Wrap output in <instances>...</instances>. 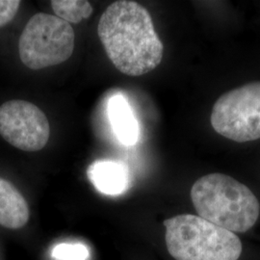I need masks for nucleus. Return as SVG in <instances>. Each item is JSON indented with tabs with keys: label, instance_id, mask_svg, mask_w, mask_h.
<instances>
[{
	"label": "nucleus",
	"instance_id": "f03ea898",
	"mask_svg": "<svg viewBox=\"0 0 260 260\" xmlns=\"http://www.w3.org/2000/svg\"><path fill=\"white\" fill-rule=\"evenodd\" d=\"M191 200L198 216L233 233L248 232L259 217V202L251 189L223 174L199 178Z\"/></svg>",
	"mask_w": 260,
	"mask_h": 260
},
{
	"label": "nucleus",
	"instance_id": "f257e3e1",
	"mask_svg": "<svg viewBox=\"0 0 260 260\" xmlns=\"http://www.w3.org/2000/svg\"><path fill=\"white\" fill-rule=\"evenodd\" d=\"M98 35L112 64L123 75H146L162 62L164 46L152 19L135 1L110 4L100 19Z\"/></svg>",
	"mask_w": 260,
	"mask_h": 260
},
{
	"label": "nucleus",
	"instance_id": "f8f14e48",
	"mask_svg": "<svg viewBox=\"0 0 260 260\" xmlns=\"http://www.w3.org/2000/svg\"><path fill=\"white\" fill-rule=\"evenodd\" d=\"M20 3L19 0H0V28L14 19L18 14Z\"/></svg>",
	"mask_w": 260,
	"mask_h": 260
},
{
	"label": "nucleus",
	"instance_id": "6e6552de",
	"mask_svg": "<svg viewBox=\"0 0 260 260\" xmlns=\"http://www.w3.org/2000/svg\"><path fill=\"white\" fill-rule=\"evenodd\" d=\"M29 216L24 197L10 181L0 177V225L18 230L27 223Z\"/></svg>",
	"mask_w": 260,
	"mask_h": 260
},
{
	"label": "nucleus",
	"instance_id": "0eeeda50",
	"mask_svg": "<svg viewBox=\"0 0 260 260\" xmlns=\"http://www.w3.org/2000/svg\"><path fill=\"white\" fill-rule=\"evenodd\" d=\"M88 177L104 195H121L129 185L128 168L121 161L96 160L88 168Z\"/></svg>",
	"mask_w": 260,
	"mask_h": 260
},
{
	"label": "nucleus",
	"instance_id": "1a4fd4ad",
	"mask_svg": "<svg viewBox=\"0 0 260 260\" xmlns=\"http://www.w3.org/2000/svg\"><path fill=\"white\" fill-rule=\"evenodd\" d=\"M107 112L112 128L121 144L132 146L139 139V124L127 100L121 94L110 99Z\"/></svg>",
	"mask_w": 260,
	"mask_h": 260
},
{
	"label": "nucleus",
	"instance_id": "39448f33",
	"mask_svg": "<svg viewBox=\"0 0 260 260\" xmlns=\"http://www.w3.org/2000/svg\"><path fill=\"white\" fill-rule=\"evenodd\" d=\"M210 121L226 139L237 143L260 139V81L222 94L214 103Z\"/></svg>",
	"mask_w": 260,
	"mask_h": 260
},
{
	"label": "nucleus",
	"instance_id": "423d86ee",
	"mask_svg": "<svg viewBox=\"0 0 260 260\" xmlns=\"http://www.w3.org/2000/svg\"><path fill=\"white\" fill-rule=\"evenodd\" d=\"M0 135L16 149L38 151L49 140L50 125L37 105L12 100L0 105Z\"/></svg>",
	"mask_w": 260,
	"mask_h": 260
},
{
	"label": "nucleus",
	"instance_id": "7ed1b4c3",
	"mask_svg": "<svg viewBox=\"0 0 260 260\" xmlns=\"http://www.w3.org/2000/svg\"><path fill=\"white\" fill-rule=\"evenodd\" d=\"M168 251L176 260H238L239 237L200 216L181 214L164 221Z\"/></svg>",
	"mask_w": 260,
	"mask_h": 260
},
{
	"label": "nucleus",
	"instance_id": "9b49d317",
	"mask_svg": "<svg viewBox=\"0 0 260 260\" xmlns=\"http://www.w3.org/2000/svg\"><path fill=\"white\" fill-rule=\"evenodd\" d=\"M51 256L56 260H87L90 250L81 243H61L52 249Z\"/></svg>",
	"mask_w": 260,
	"mask_h": 260
},
{
	"label": "nucleus",
	"instance_id": "20e7f679",
	"mask_svg": "<svg viewBox=\"0 0 260 260\" xmlns=\"http://www.w3.org/2000/svg\"><path fill=\"white\" fill-rule=\"evenodd\" d=\"M75 38L70 23L53 15L38 13L19 37V59L33 71L60 65L73 55Z\"/></svg>",
	"mask_w": 260,
	"mask_h": 260
},
{
	"label": "nucleus",
	"instance_id": "9d476101",
	"mask_svg": "<svg viewBox=\"0 0 260 260\" xmlns=\"http://www.w3.org/2000/svg\"><path fill=\"white\" fill-rule=\"evenodd\" d=\"M51 8L56 17L68 23H79L93 14V6L85 0H52Z\"/></svg>",
	"mask_w": 260,
	"mask_h": 260
}]
</instances>
